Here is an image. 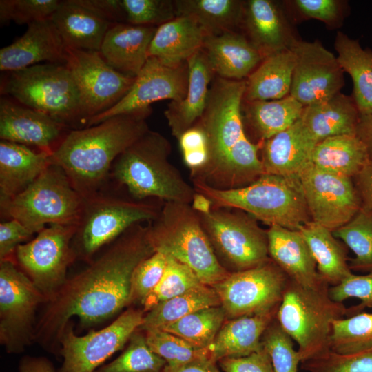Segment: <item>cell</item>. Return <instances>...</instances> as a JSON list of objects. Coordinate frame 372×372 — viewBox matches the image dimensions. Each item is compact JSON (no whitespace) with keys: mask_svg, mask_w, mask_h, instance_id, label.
I'll return each instance as SVG.
<instances>
[{"mask_svg":"<svg viewBox=\"0 0 372 372\" xmlns=\"http://www.w3.org/2000/svg\"><path fill=\"white\" fill-rule=\"evenodd\" d=\"M154 250L148 225L138 223L115 240L79 273L68 278L38 316L34 342L61 358L60 339L72 317L83 328L96 326L131 304L133 273Z\"/></svg>","mask_w":372,"mask_h":372,"instance_id":"6da1fadb","label":"cell"},{"mask_svg":"<svg viewBox=\"0 0 372 372\" xmlns=\"http://www.w3.org/2000/svg\"><path fill=\"white\" fill-rule=\"evenodd\" d=\"M245 80L217 76L210 85L205 110L197 124L207 139L209 158L190 173L197 181L217 189L248 185L265 174L258 152L262 141L252 143L244 127L242 106Z\"/></svg>","mask_w":372,"mask_h":372,"instance_id":"7a4b0ae2","label":"cell"},{"mask_svg":"<svg viewBox=\"0 0 372 372\" xmlns=\"http://www.w3.org/2000/svg\"><path fill=\"white\" fill-rule=\"evenodd\" d=\"M152 109L110 117L96 125L70 131L50 156L84 198L98 193L114 162L149 130Z\"/></svg>","mask_w":372,"mask_h":372,"instance_id":"3957f363","label":"cell"},{"mask_svg":"<svg viewBox=\"0 0 372 372\" xmlns=\"http://www.w3.org/2000/svg\"><path fill=\"white\" fill-rule=\"evenodd\" d=\"M170 153L169 141L149 130L117 157L113 176L136 200L156 198L191 204L196 191L169 162Z\"/></svg>","mask_w":372,"mask_h":372,"instance_id":"277c9868","label":"cell"},{"mask_svg":"<svg viewBox=\"0 0 372 372\" xmlns=\"http://www.w3.org/2000/svg\"><path fill=\"white\" fill-rule=\"evenodd\" d=\"M192 183L196 192L210 199L213 208L238 209L269 226L293 230L311 220L298 177L264 174L248 185L231 189Z\"/></svg>","mask_w":372,"mask_h":372,"instance_id":"5b68a950","label":"cell"},{"mask_svg":"<svg viewBox=\"0 0 372 372\" xmlns=\"http://www.w3.org/2000/svg\"><path fill=\"white\" fill-rule=\"evenodd\" d=\"M149 223L148 237L154 251L188 266L203 284L212 287L230 274L219 262L200 215L190 204L165 202Z\"/></svg>","mask_w":372,"mask_h":372,"instance_id":"8992f818","label":"cell"},{"mask_svg":"<svg viewBox=\"0 0 372 372\" xmlns=\"http://www.w3.org/2000/svg\"><path fill=\"white\" fill-rule=\"evenodd\" d=\"M329 287H309L289 279L283 293L276 319L298 344L301 362L330 349L333 323L347 316V307L330 298Z\"/></svg>","mask_w":372,"mask_h":372,"instance_id":"52a82bcc","label":"cell"},{"mask_svg":"<svg viewBox=\"0 0 372 372\" xmlns=\"http://www.w3.org/2000/svg\"><path fill=\"white\" fill-rule=\"evenodd\" d=\"M1 94L65 126L83 124L79 90L65 63H40L8 72L1 81Z\"/></svg>","mask_w":372,"mask_h":372,"instance_id":"ba28073f","label":"cell"},{"mask_svg":"<svg viewBox=\"0 0 372 372\" xmlns=\"http://www.w3.org/2000/svg\"><path fill=\"white\" fill-rule=\"evenodd\" d=\"M85 199L63 170L50 165L25 189L0 202L1 213L38 233L52 224H78Z\"/></svg>","mask_w":372,"mask_h":372,"instance_id":"9c48e42d","label":"cell"},{"mask_svg":"<svg viewBox=\"0 0 372 372\" xmlns=\"http://www.w3.org/2000/svg\"><path fill=\"white\" fill-rule=\"evenodd\" d=\"M161 209L151 202L127 200L100 192L85 199L72 240L76 259L90 263L101 247L114 242L133 225L153 221Z\"/></svg>","mask_w":372,"mask_h":372,"instance_id":"30bf717a","label":"cell"},{"mask_svg":"<svg viewBox=\"0 0 372 372\" xmlns=\"http://www.w3.org/2000/svg\"><path fill=\"white\" fill-rule=\"evenodd\" d=\"M199 215L219 262L229 272L251 269L270 259L267 231L251 215L227 207Z\"/></svg>","mask_w":372,"mask_h":372,"instance_id":"8fae6325","label":"cell"},{"mask_svg":"<svg viewBox=\"0 0 372 372\" xmlns=\"http://www.w3.org/2000/svg\"><path fill=\"white\" fill-rule=\"evenodd\" d=\"M46 301L12 260L0 261V343L8 353H21L34 342L37 312Z\"/></svg>","mask_w":372,"mask_h":372,"instance_id":"7c38bea8","label":"cell"},{"mask_svg":"<svg viewBox=\"0 0 372 372\" xmlns=\"http://www.w3.org/2000/svg\"><path fill=\"white\" fill-rule=\"evenodd\" d=\"M78 224H52L16 249L19 267L50 300L64 284L69 267L76 259L72 240Z\"/></svg>","mask_w":372,"mask_h":372,"instance_id":"4fadbf2b","label":"cell"},{"mask_svg":"<svg viewBox=\"0 0 372 372\" xmlns=\"http://www.w3.org/2000/svg\"><path fill=\"white\" fill-rule=\"evenodd\" d=\"M289 278L270 258L243 271L231 272L213 285L227 319L277 310Z\"/></svg>","mask_w":372,"mask_h":372,"instance_id":"5bb4252c","label":"cell"},{"mask_svg":"<svg viewBox=\"0 0 372 372\" xmlns=\"http://www.w3.org/2000/svg\"><path fill=\"white\" fill-rule=\"evenodd\" d=\"M143 317V310L128 309L109 325L83 336L75 333L70 321L60 339L62 364L56 372H94L123 349L142 324Z\"/></svg>","mask_w":372,"mask_h":372,"instance_id":"9a60e30c","label":"cell"},{"mask_svg":"<svg viewBox=\"0 0 372 372\" xmlns=\"http://www.w3.org/2000/svg\"><path fill=\"white\" fill-rule=\"evenodd\" d=\"M65 65L79 90L83 125L89 118L115 105L135 80V77L112 68L99 51L65 47Z\"/></svg>","mask_w":372,"mask_h":372,"instance_id":"2e32d148","label":"cell"},{"mask_svg":"<svg viewBox=\"0 0 372 372\" xmlns=\"http://www.w3.org/2000/svg\"><path fill=\"white\" fill-rule=\"evenodd\" d=\"M298 178L311 220L331 231L349 221L362 207L351 178L321 170L311 163Z\"/></svg>","mask_w":372,"mask_h":372,"instance_id":"e0dca14e","label":"cell"},{"mask_svg":"<svg viewBox=\"0 0 372 372\" xmlns=\"http://www.w3.org/2000/svg\"><path fill=\"white\" fill-rule=\"evenodd\" d=\"M188 80L187 62L169 65L149 56L128 92L110 109L89 118L85 126L96 125L114 116L151 109L152 103L161 100L180 101L187 94Z\"/></svg>","mask_w":372,"mask_h":372,"instance_id":"ac0fdd59","label":"cell"},{"mask_svg":"<svg viewBox=\"0 0 372 372\" xmlns=\"http://www.w3.org/2000/svg\"><path fill=\"white\" fill-rule=\"evenodd\" d=\"M289 50L295 56L289 95L305 107L340 92L344 71L337 57L320 41L296 38Z\"/></svg>","mask_w":372,"mask_h":372,"instance_id":"d6986e66","label":"cell"},{"mask_svg":"<svg viewBox=\"0 0 372 372\" xmlns=\"http://www.w3.org/2000/svg\"><path fill=\"white\" fill-rule=\"evenodd\" d=\"M65 48L50 19L31 23L21 37L0 50V70L11 72L42 62L65 63Z\"/></svg>","mask_w":372,"mask_h":372,"instance_id":"ffe728a7","label":"cell"},{"mask_svg":"<svg viewBox=\"0 0 372 372\" xmlns=\"http://www.w3.org/2000/svg\"><path fill=\"white\" fill-rule=\"evenodd\" d=\"M65 125L48 115L1 96L0 138L52 153Z\"/></svg>","mask_w":372,"mask_h":372,"instance_id":"44dd1931","label":"cell"},{"mask_svg":"<svg viewBox=\"0 0 372 372\" xmlns=\"http://www.w3.org/2000/svg\"><path fill=\"white\" fill-rule=\"evenodd\" d=\"M317 144L300 119L287 130L262 141L260 160L265 174L298 177L311 163Z\"/></svg>","mask_w":372,"mask_h":372,"instance_id":"7402d4cb","label":"cell"},{"mask_svg":"<svg viewBox=\"0 0 372 372\" xmlns=\"http://www.w3.org/2000/svg\"><path fill=\"white\" fill-rule=\"evenodd\" d=\"M156 29L153 25L113 23L107 30L99 52L112 68L136 77L149 57V47Z\"/></svg>","mask_w":372,"mask_h":372,"instance_id":"603a6c76","label":"cell"},{"mask_svg":"<svg viewBox=\"0 0 372 372\" xmlns=\"http://www.w3.org/2000/svg\"><path fill=\"white\" fill-rule=\"evenodd\" d=\"M267 233L269 258L291 280L313 288L328 285L320 277L315 260L298 230L271 225Z\"/></svg>","mask_w":372,"mask_h":372,"instance_id":"cb8c5ba5","label":"cell"},{"mask_svg":"<svg viewBox=\"0 0 372 372\" xmlns=\"http://www.w3.org/2000/svg\"><path fill=\"white\" fill-rule=\"evenodd\" d=\"M242 24L247 39L264 59L289 50L296 39L281 10L270 0L245 1Z\"/></svg>","mask_w":372,"mask_h":372,"instance_id":"d4e9b609","label":"cell"},{"mask_svg":"<svg viewBox=\"0 0 372 372\" xmlns=\"http://www.w3.org/2000/svg\"><path fill=\"white\" fill-rule=\"evenodd\" d=\"M187 94L180 101H170L164 114L172 134L177 139L203 116L207 103L209 84L214 73L203 49L188 60Z\"/></svg>","mask_w":372,"mask_h":372,"instance_id":"484cf974","label":"cell"},{"mask_svg":"<svg viewBox=\"0 0 372 372\" xmlns=\"http://www.w3.org/2000/svg\"><path fill=\"white\" fill-rule=\"evenodd\" d=\"M218 77L245 80L264 59L245 36L234 31L207 37L202 48Z\"/></svg>","mask_w":372,"mask_h":372,"instance_id":"4316f807","label":"cell"},{"mask_svg":"<svg viewBox=\"0 0 372 372\" xmlns=\"http://www.w3.org/2000/svg\"><path fill=\"white\" fill-rule=\"evenodd\" d=\"M50 19L65 47L90 51H99L107 30L113 24L80 0L60 1Z\"/></svg>","mask_w":372,"mask_h":372,"instance_id":"83f0119b","label":"cell"},{"mask_svg":"<svg viewBox=\"0 0 372 372\" xmlns=\"http://www.w3.org/2000/svg\"><path fill=\"white\" fill-rule=\"evenodd\" d=\"M50 153L27 145L0 141V202L25 189L50 165Z\"/></svg>","mask_w":372,"mask_h":372,"instance_id":"f1b7e54d","label":"cell"},{"mask_svg":"<svg viewBox=\"0 0 372 372\" xmlns=\"http://www.w3.org/2000/svg\"><path fill=\"white\" fill-rule=\"evenodd\" d=\"M208 36L192 18L176 17L157 26L149 47L148 56L156 57L167 65H180L202 49Z\"/></svg>","mask_w":372,"mask_h":372,"instance_id":"f546056e","label":"cell"},{"mask_svg":"<svg viewBox=\"0 0 372 372\" xmlns=\"http://www.w3.org/2000/svg\"><path fill=\"white\" fill-rule=\"evenodd\" d=\"M277 311L227 320L207 347L210 358L218 362L223 358L243 357L260 350L262 335Z\"/></svg>","mask_w":372,"mask_h":372,"instance_id":"4dcf8cb0","label":"cell"},{"mask_svg":"<svg viewBox=\"0 0 372 372\" xmlns=\"http://www.w3.org/2000/svg\"><path fill=\"white\" fill-rule=\"evenodd\" d=\"M360 117L352 96L338 92L304 107L300 119L318 143L331 136L356 134Z\"/></svg>","mask_w":372,"mask_h":372,"instance_id":"1f68e13d","label":"cell"},{"mask_svg":"<svg viewBox=\"0 0 372 372\" xmlns=\"http://www.w3.org/2000/svg\"><path fill=\"white\" fill-rule=\"evenodd\" d=\"M295 56L289 49L265 57L245 79L243 102L269 101L289 95Z\"/></svg>","mask_w":372,"mask_h":372,"instance_id":"d6a6232c","label":"cell"},{"mask_svg":"<svg viewBox=\"0 0 372 372\" xmlns=\"http://www.w3.org/2000/svg\"><path fill=\"white\" fill-rule=\"evenodd\" d=\"M315 260L321 279L330 287L352 273L344 247L327 227L309 220L298 229Z\"/></svg>","mask_w":372,"mask_h":372,"instance_id":"836d02e7","label":"cell"},{"mask_svg":"<svg viewBox=\"0 0 372 372\" xmlns=\"http://www.w3.org/2000/svg\"><path fill=\"white\" fill-rule=\"evenodd\" d=\"M337 59L353 81L352 98L360 115L372 114V50L338 32L334 41Z\"/></svg>","mask_w":372,"mask_h":372,"instance_id":"e575fe53","label":"cell"},{"mask_svg":"<svg viewBox=\"0 0 372 372\" xmlns=\"http://www.w3.org/2000/svg\"><path fill=\"white\" fill-rule=\"evenodd\" d=\"M369 160L364 144L356 134H344L318 142L311 163L321 170L353 178Z\"/></svg>","mask_w":372,"mask_h":372,"instance_id":"d590c367","label":"cell"},{"mask_svg":"<svg viewBox=\"0 0 372 372\" xmlns=\"http://www.w3.org/2000/svg\"><path fill=\"white\" fill-rule=\"evenodd\" d=\"M304 106L288 95L269 101L243 102V120L258 138L264 141L287 130L299 120Z\"/></svg>","mask_w":372,"mask_h":372,"instance_id":"8d00e7d4","label":"cell"},{"mask_svg":"<svg viewBox=\"0 0 372 372\" xmlns=\"http://www.w3.org/2000/svg\"><path fill=\"white\" fill-rule=\"evenodd\" d=\"M176 17L194 19L209 35L231 32L242 23L244 1L238 0H176Z\"/></svg>","mask_w":372,"mask_h":372,"instance_id":"74e56055","label":"cell"},{"mask_svg":"<svg viewBox=\"0 0 372 372\" xmlns=\"http://www.w3.org/2000/svg\"><path fill=\"white\" fill-rule=\"evenodd\" d=\"M215 306H220V301L214 288L201 284L154 306L144 315L138 329H161L194 311Z\"/></svg>","mask_w":372,"mask_h":372,"instance_id":"f35d334b","label":"cell"},{"mask_svg":"<svg viewBox=\"0 0 372 372\" xmlns=\"http://www.w3.org/2000/svg\"><path fill=\"white\" fill-rule=\"evenodd\" d=\"M226 319L221 305L209 307L158 329L173 333L196 348L205 349L212 343Z\"/></svg>","mask_w":372,"mask_h":372,"instance_id":"ab89813d","label":"cell"},{"mask_svg":"<svg viewBox=\"0 0 372 372\" xmlns=\"http://www.w3.org/2000/svg\"><path fill=\"white\" fill-rule=\"evenodd\" d=\"M354 254L351 271L372 272V211L362 206L346 224L332 231Z\"/></svg>","mask_w":372,"mask_h":372,"instance_id":"60d3db41","label":"cell"},{"mask_svg":"<svg viewBox=\"0 0 372 372\" xmlns=\"http://www.w3.org/2000/svg\"><path fill=\"white\" fill-rule=\"evenodd\" d=\"M125 351L115 360L94 372H163L166 362L149 347L145 334L136 330Z\"/></svg>","mask_w":372,"mask_h":372,"instance_id":"b9f144b4","label":"cell"},{"mask_svg":"<svg viewBox=\"0 0 372 372\" xmlns=\"http://www.w3.org/2000/svg\"><path fill=\"white\" fill-rule=\"evenodd\" d=\"M329 347L340 353L372 348V313L362 311L334 321Z\"/></svg>","mask_w":372,"mask_h":372,"instance_id":"7bdbcfd3","label":"cell"},{"mask_svg":"<svg viewBox=\"0 0 372 372\" xmlns=\"http://www.w3.org/2000/svg\"><path fill=\"white\" fill-rule=\"evenodd\" d=\"M150 349L171 366H179L196 360L209 358L207 348H196L184 339L162 329L145 331ZM211 359V358H210Z\"/></svg>","mask_w":372,"mask_h":372,"instance_id":"ee69618b","label":"cell"},{"mask_svg":"<svg viewBox=\"0 0 372 372\" xmlns=\"http://www.w3.org/2000/svg\"><path fill=\"white\" fill-rule=\"evenodd\" d=\"M203 284L196 274L185 264L168 256L163 276L143 303L144 313L156 304L180 295Z\"/></svg>","mask_w":372,"mask_h":372,"instance_id":"f6af8a7d","label":"cell"},{"mask_svg":"<svg viewBox=\"0 0 372 372\" xmlns=\"http://www.w3.org/2000/svg\"><path fill=\"white\" fill-rule=\"evenodd\" d=\"M307 372H372V348L351 353L331 349L301 362Z\"/></svg>","mask_w":372,"mask_h":372,"instance_id":"bcb514c9","label":"cell"},{"mask_svg":"<svg viewBox=\"0 0 372 372\" xmlns=\"http://www.w3.org/2000/svg\"><path fill=\"white\" fill-rule=\"evenodd\" d=\"M262 344L271 357L274 372H298L301 363L299 353L293 347V340L276 318L265 330Z\"/></svg>","mask_w":372,"mask_h":372,"instance_id":"7dc6e473","label":"cell"},{"mask_svg":"<svg viewBox=\"0 0 372 372\" xmlns=\"http://www.w3.org/2000/svg\"><path fill=\"white\" fill-rule=\"evenodd\" d=\"M126 22L138 25H161L176 17L174 1L121 0Z\"/></svg>","mask_w":372,"mask_h":372,"instance_id":"c3c4849f","label":"cell"},{"mask_svg":"<svg viewBox=\"0 0 372 372\" xmlns=\"http://www.w3.org/2000/svg\"><path fill=\"white\" fill-rule=\"evenodd\" d=\"M59 3L58 0H1V24L13 21L28 25L50 19Z\"/></svg>","mask_w":372,"mask_h":372,"instance_id":"681fc988","label":"cell"},{"mask_svg":"<svg viewBox=\"0 0 372 372\" xmlns=\"http://www.w3.org/2000/svg\"><path fill=\"white\" fill-rule=\"evenodd\" d=\"M167 263V256L154 251L138 264L132 278L131 303L143 305L147 297L161 280Z\"/></svg>","mask_w":372,"mask_h":372,"instance_id":"f907efd6","label":"cell"},{"mask_svg":"<svg viewBox=\"0 0 372 372\" xmlns=\"http://www.w3.org/2000/svg\"><path fill=\"white\" fill-rule=\"evenodd\" d=\"M330 298L338 302H342L349 298H358L359 304L347 308L346 317L360 313L366 307L372 309V272L365 275L351 273L340 283L329 287Z\"/></svg>","mask_w":372,"mask_h":372,"instance_id":"816d5d0a","label":"cell"},{"mask_svg":"<svg viewBox=\"0 0 372 372\" xmlns=\"http://www.w3.org/2000/svg\"><path fill=\"white\" fill-rule=\"evenodd\" d=\"M185 165L190 173L202 169L209 158L208 143L205 132L196 123L178 139Z\"/></svg>","mask_w":372,"mask_h":372,"instance_id":"f5cc1de1","label":"cell"},{"mask_svg":"<svg viewBox=\"0 0 372 372\" xmlns=\"http://www.w3.org/2000/svg\"><path fill=\"white\" fill-rule=\"evenodd\" d=\"M296 8L304 17L335 26L342 20L341 1L337 0H295Z\"/></svg>","mask_w":372,"mask_h":372,"instance_id":"db71d44e","label":"cell"},{"mask_svg":"<svg viewBox=\"0 0 372 372\" xmlns=\"http://www.w3.org/2000/svg\"><path fill=\"white\" fill-rule=\"evenodd\" d=\"M217 363L223 372H274L271 357L263 347L248 355L226 358Z\"/></svg>","mask_w":372,"mask_h":372,"instance_id":"11a10c76","label":"cell"},{"mask_svg":"<svg viewBox=\"0 0 372 372\" xmlns=\"http://www.w3.org/2000/svg\"><path fill=\"white\" fill-rule=\"evenodd\" d=\"M30 229L16 219L0 223V261L10 259L17 248L34 234Z\"/></svg>","mask_w":372,"mask_h":372,"instance_id":"9f6ffc18","label":"cell"},{"mask_svg":"<svg viewBox=\"0 0 372 372\" xmlns=\"http://www.w3.org/2000/svg\"><path fill=\"white\" fill-rule=\"evenodd\" d=\"M80 1L112 23L126 21L121 0H80Z\"/></svg>","mask_w":372,"mask_h":372,"instance_id":"6f0895ef","label":"cell"},{"mask_svg":"<svg viewBox=\"0 0 372 372\" xmlns=\"http://www.w3.org/2000/svg\"><path fill=\"white\" fill-rule=\"evenodd\" d=\"M362 205L372 211V160L353 178Z\"/></svg>","mask_w":372,"mask_h":372,"instance_id":"680465c9","label":"cell"},{"mask_svg":"<svg viewBox=\"0 0 372 372\" xmlns=\"http://www.w3.org/2000/svg\"><path fill=\"white\" fill-rule=\"evenodd\" d=\"M163 372H221L218 363L209 358L194 360L187 364L171 366L166 364Z\"/></svg>","mask_w":372,"mask_h":372,"instance_id":"91938a15","label":"cell"},{"mask_svg":"<svg viewBox=\"0 0 372 372\" xmlns=\"http://www.w3.org/2000/svg\"><path fill=\"white\" fill-rule=\"evenodd\" d=\"M18 372H56V370L46 357L24 355L19 361Z\"/></svg>","mask_w":372,"mask_h":372,"instance_id":"94428289","label":"cell"},{"mask_svg":"<svg viewBox=\"0 0 372 372\" xmlns=\"http://www.w3.org/2000/svg\"><path fill=\"white\" fill-rule=\"evenodd\" d=\"M356 136L364 144L369 158L372 160V114L360 115Z\"/></svg>","mask_w":372,"mask_h":372,"instance_id":"6125c7cd","label":"cell"},{"mask_svg":"<svg viewBox=\"0 0 372 372\" xmlns=\"http://www.w3.org/2000/svg\"><path fill=\"white\" fill-rule=\"evenodd\" d=\"M190 205L199 214H207L213 209V204L210 199L197 192H196Z\"/></svg>","mask_w":372,"mask_h":372,"instance_id":"be15d7a7","label":"cell"}]
</instances>
